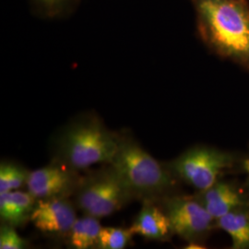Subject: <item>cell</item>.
Wrapping results in <instances>:
<instances>
[{"instance_id":"1","label":"cell","mask_w":249,"mask_h":249,"mask_svg":"<svg viewBox=\"0 0 249 249\" xmlns=\"http://www.w3.org/2000/svg\"><path fill=\"white\" fill-rule=\"evenodd\" d=\"M201 36L219 56L249 71V5L247 0H198Z\"/></svg>"},{"instance_id":"2","label":"cell","mask_w":249,"mask_h":249,"mask_svg":"<svg viewBox=\"0 0 249 249\" xmlns=\"http://www.w3.org/2000/svg\"><path fill=\"white\" fill-rule=\"evenodd\" d=\"M119 143L120 140L98 119H83L63 132L57 143L58 156L72 170L103 162L110 164Z\"/></svg>"},{"instance_id":"3","label":"cell","mask_w":249,"mask_h":249,"mask_svg":"<svg viewBox=\"0 0 249 249\" xmlns=\"http://www.w3.org/2000/svg\"><path fill=\"white\" fill-rule=\"evenodd\" d=\"M135 195L148 198L169 195L176 187V177L167 166L160 164L135 142L120 140L110 163Z\"/></svg>"},{"instance_id":"4","label":"cell","mask_w":249,"mask_h":249,"mask_svg":"<svg viewBox=\"0 0 249 249\" xmlns=\"http://www.w3.org/2000/svg\"><path fill=\"white\" fill-rule=\"evenodd\" d=\"M241 160L231 151L197 145L172 160L167 167L176 178L202 191L220 180L223 174L234 169L236 165L240 166Z\"/></svg>"},{"instance_id":"5","label":"cell","mask_w":249,"mask_h":249,"mask_svg":"<svg viewBox=\"0 0 249 249\" xmlns=\"http://www.w3.org/2000/svg\"><path fill=\"white\" fill-rule=\"evenodd\" d=\"M77 204L86 215L104 218L115 213L135 196L124 179L110 164L81 181L76 190Z\"/></svg>"},{"instance_id":"6","label":"cell","mask_w":249,"mask_h":249,"mask_svg":"<svg viewBox=\"0 0 249 249\" xmlns=\"http://www.w3.org/2000/svg\"><path fill=\"white\" fill-rule=\"evenodd\" d=\"M163 210L174 233L188 243H200L216 228L215 219L195 196H167Z\"/></svg>"},{"instance_id":"7","label":"cell","mask_w":249,"mask_h":249,"mask_svg":"<svg viewBox=\"0 0 249 249\" xmlns=\"http://www.w3.org/2000/svg\"><path fill=\"white\" fill-rule=\"evenodd\" d=\"M74 172L62 165L50 164L30 173L27 180L28 191L37 199L65 198L76 192L80 185Z\"/></svg>"},{"instance_id":"8","label":"cell","mask_w":249,"mask_h":249,"mask_svg":"<svg viewBox=\"0 0 249 249\" xmlns=\"http://www.w3.org/2000/svg\"><path fill=\"white\" fill-rule=\"evenodd\" d=\"M76 219L74 207L65 197L37 199L30 220L39 231L62 234L71 231Z\"/></svg>"},{"instance_id":"9","label":"cell","mask_w":249,"mask_h":249,"mask_svg":"<svg viewBox=\"0 0 249 249\" xmlns=\"http://www.w3.org/2000/svg\"><path fill=\"white\" fill-rule=\"evenodd\" d=\"M215 220L241 207L249 206V196L235 182L220 179L195 195Z\"/></svg>"},{"instance_id":"10","label":"cell","mask_w":249,"mask_h":249,"mask_svg":"<svg viewBox=\"0 0 249 249\" xmlns=\"http://www.w3.org/2000/svg\"><path fill=\"white\" fill-rule=\"evenodd\" d=\"M130 230L143 237L155 241H166L174 233L169 218L163 209L146 200Z\"/></svg>"},{"instance_id":"11","label":"cell","mask_w":249,"mask_h":249,"mask_svg":"<svg viewBox=\"0 0 249 249\" xmlns=\"http://www.w3.org/2000/svg\"><path fill=\"white\" fill-rule=\"evenodd\" d=\"M37 198L29 191L13 190L0 194V216L4 223L13 227L22 225L34 213Z\"/></svg>"},{"instance_id":"12","label":"cell","mask_w":249,"mask_h":249,"mask_svg":"<svg viewBox=\"0 0 249 249\" xmlns=\"http://www.w3.org/2000/svg\"><path fill=\"white\" fill-rule=\"evenodd\" d=\"M215 225L230 235L231 249H249V205L215 220Z\"/></svg>"},{"instance_id":"13","label":"cell","mask_w":249,"mask_h":249,"mask_svg":"<svg viewBox=\"0 0 249 249\" xmlns=\"http://www.w3.org/2000/svg\"><path fill=\"white\" fill-rule=\"evenodd\" d=\"M102 226L98 218L86 215L76 219L71 230V245L73 249H91L98 244L99 233Z\"/></svg>"},{"instance_id":"14","label":"cell","mask_w":249,"mask_h":249,"mask_svg":"<svg viewBox=\"0 0 249 249\" xmlns=\"http://www.w3.org/2000/svg\"><path fill=\"white\" fill-rule=\"evenodd\" d=\"M30 172L24 167L11 162L0 165V194L16 190L26 184Z\"/></svg>"},{"instance_id":"15","label":"cell","mask_w":249,"mask_h":249,"mask_svg":"<svg viewBox=\"0 0 249 249\" xmlns=\"http://www.w3.org/2000/svg\"><path fill=\"white\" fill-rule=\"evenodd\" d=\"M133 232L129 229L102 227L97 247L101 249H122L131 240Z\"/></svg>"},{"instance_id":"16","label":"cell","mask_w":249,"mask_h":249,"mask_svg":"<svg viewBox=\"0 0 249 249\" xmlns=\"http://www.w3.org/2000/svg\"><path fill=\"white\" fill-rule=\"evenodd\" d=\"M26 248V242L23 240L14 227L5 223L0 229V249H21Z\"/></svg>"},{"instance_id":"17","label":"cell","mask_w":249,"mask_h":249,"mask_svg":"<svg viewBox=\"0 0 249 249\" xmlns=\"http://www.w3.org/2000/svg\"><path fill=\"white\" fill-rule=\"evenodd\" d=\"M240 168L243 172L248 173L249 175V157L242 159L240 163Z\"/></svg>"},{"instance_id":"18","label":"cell","mask_w":249,"mask_h":249,"mask_svg":"<svg viewBox=\"0 0 249 249\" xmlns=\"http://www.w3.org/2000/svg\"><path fill=\"white\" fill-rule=\"evenodd\" d=\"M40 1L45 3V5H54V4H56L57 2H59L61 0H40Z\"/></svg>"},{"instance_id":"19","label":"cell","mask_w":249,"mask_h":249,"mask_svg":"<svg viewBox=\"0 0 249 249\" xmlns=\"http://www.w3.org/2000/svg\"><path fill=\"white\" fill-rule=\"evenodd\" d=\"M246 189H247V193H248V195H249V175L248 180H247V182H246Z\"/></svg>"}]
</instances>
